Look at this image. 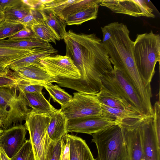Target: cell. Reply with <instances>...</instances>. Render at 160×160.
Instances as JSON below:
<instances>
[{"instance_id": "6da1fadb", "label": "cell", "mask_w": 160, "mask_h": 160, "mask_svg": "<svg viewBox=\"0 0 160 160\" xmlns=\"http://www.w3.org/2000/svg\"><path fill=\"white\" fill-rule=\"evenodd\" d=\"M66 55L70 57L79 69L78 79H57L59 86L83 93L96 95L102 88L101 78L113 67L102 40L94 33L67 32L63 39Z\"/></svg>"}, {"instance_id": "7a4b0ae2", "label": "cell", "mask_w": 160, "mask_h": 160, "mask_svg": "<svg viewBox=\"0 0 160 160\" xmlns=\"http://www.w3.org/2000/svg\"><path fill=\"white\" fill-rule=\"evenodd\" d=\"M103 45L113 67L128 78L140 97L144 98L151 93L139 72L134 60V42L129 37L127 26L118 22H111L101 28Z\"/></svg>"}, {"instance_id": "3957f363", "label": "cell", "mask_w": 160, "mask_h": 160, "mask_svg": "<svg viewBox=\"0 0 160 160\" xmlns=\"http://www.w3.org/2000/svg\"><path fill=\"white\" fill-rule=\"evenodd\" d=\"M134 60L146 84L151 86L155 67L160 60V36L152 31L138 34L133 44Z\"/></svg>"}, {"instance_id": "277c9868", "label": "cell", "mask_w": 160, "mask_h": 160, "mask_svg": "<svg viewBox=\"0 0 160 160\" xmlns=\"http://www.w3.org/2000/svg\"><path fill=\"white\" fill-rule=\"evenodd\" d=\"M96 145L98 160H127L123 128L118 123L91 135Z\"/></svg>"}, {"instance_id": "5b68a950", "label": "cell", "mask_w": 160, "mask_h": 160, "mask_svg": "<svg viewBox=\"0 0 160 160\" xmlns=\"http://www.w3.org/2000/svg\"><path fill=\"white\" fill-rule=\"evenodd\" d=\"M22 94L13 86H0V118L3 129L22 124L31 110Z\"/></svg>"}, {"instance_id": "8992f818", "label": "cell", "mask_w": 160, "mask_h": 160, "mask_svg": "<svg viewBox=\"0 0 160 160\" xmlns=\"http://www.w3.org/2000/svg\"><path fill=\"white\" fill-rule=\"evenodd\" d=\"M102 85L125 100L143 116H147L141 98L127 77L118 69L106 73L101 78Z\"/></svg>"}, {"instance_id": "52a82bcc", "label": "cell", "mask_w": 160, "mask_h": 160, "mask_svg": "<svg viewBox=\"0 0 160 160\" xmlns=\"http://www.w3.org/2000/svg\"><path fill=\"white\" fill-rule=\"evenodd\" d=\"M51 119L49 115L32 110L26 118L25 126L29 134L36 160H45L51 142L47 132Z\"/></svg>"}, {"instance_id": "ba28073f", "label": "cell", "mask_w": 160, "mask_h": 160, "mask_svg": "<svg viewBox=\"0 0 160 160\" xmlns=\"http://www.w3.org/2000/svg\"><path fill=\"white\" fill-rule=\"evenodd\" d=\"M68 106L61 109L68 120L82 117L98 116L117 122L99 102L96 95L76 92Z\"/></svg>"}, {"instance_id": "9c48e42d", "label": "cell", "mask_w": 160, "mask_h": 160, "mask_svg": "<svg viewBox=\"0 0 160 160\" xmlns=\"http://www.w3.org/2000/svg\"><path fill=\"white\" fill-rule=\"evenodd\" d=\"M7 75L18 83H26L43 86L54 82L55 78L44 68L40 61L37 62L9 68Z\"/></svg>"}, {"instance_id": "30bf717a", "label": "cell", "mask_w": 160, "mask_h": 160, "mask_svg": "<svg viewBox=\"0 0 160 160\" xmlns=\"http://www.w3.org/2000/svg\"><path fill=\"white\" fill-rule=\"evenodd\" d=\"M44 68L55 79H78L81 78L79 69L71 58L56 54L42 59Z\"/></svg>"}, {"instance_id": "8fae6325", "label": "cell", "mask_w": 160, "mask_h": 160, "mask_svg": "<svg viewBox=\"0 0 160 160\" xmlns=\"http://www.w3.org/2000/svg\"><path fill=\"white\" fill-rule=\"evenodd\" d=\"M141 118L124 119L118 122L124 131L127 160H144L139 128Z\"/></svg>"}, {"instance_id": "7c38bea8", "label": "cell", "mask_w": 160, "mask_h": 160, "mask_svg": "<svg viewBox=\"0 0 160 160\" xmlns=\"http://www.w3.org/2000/svg\"><path fill=\"white\" fill-rule=\"evenodd\" d=\"M99 6L107 7L116 13L136 17H155L153 9L145 0H100Z\"/></svg>"}, {"instance_id": "4fadbf2b", "label": "cell", "mask_w": 160, "mask_h": 160, "mask_svg": "<svg viewBox=\"0 0 160 160\" xmlns=\"http://www.w3.org/2000/svg\"><path fill=\"white\" fill-rule=\"evenodd\" d=\"M153 117H143L139 122L144 160H160V145L158 144L153 129Z\"/></svg>"}, {"instance_id": "5bb4252c", "label": "cell", "mask_w": 160, "mask_h": 160, "mask_svg": "<svg viewBox=\"0 0 160 160\" xmlns=\"http://www.w3.org/2000/svg\"><path fill=\"white\" fill-rule=\"evenodd\" d=\"M27 129L22 124L6 129L0 134V148L10 158L13 157L26 142Z\"/></svg>"}, {"instance_id": "9a60e30c", "label": "cell", "mask_w": 160, "mask_h": 160, "mask_svg": "<svg viewBox=\"0 0 160 160\" xmlns=\"http://www.w3.org/2000/svg\"><path fill=\"white\" fill-rule=\"evenodd\" d=\"M118 123L104 117L92 116L68 120L67 131L91 135Z\"/></svg>"}, {"instance_id": "2e32d148", "label": "cell", "mask_w": 160, "mask_h": 160, "mask_svg": "<svg viewBox=\"0 0 160 160\" xmlns=\"http://www.w3.org/2000/svg\"><path fill=\"white\" fill-rule=\"evenodd\" d=\"M50 121L47 132L51 140L57 142L68 133L67 125L68 120L61 109H57L50 115Z\"/></svg>"}, {"instance_id": "e0dca14e", "label": "cell", "mask_w": 160, "mask_h": 160, "mask_svg": "<svg viewBox=\"0 0 160 160\" xmlns=\"http://www.w3.org/2000/svg\"><path fill=\"white\" fill-rule=\"evenodd\" d=\"M67 134L70 140V160H95L84 140L73 134Z\"/></svg>"}, {"instance_id": "ac0fdd59", "label": "cell", "mask_w": 160, "mask_h": 160, "mask_svg": "<svg viewBox=\"0 0 160 160\" xmlns=\"http://www.w3.org/2000/svg\"><path fill=\"white\" fill-rule=\"evenodd\" d=\"M96 95L99 102L104 105L128 110L141 114L125 100L110 92L103 86Z\"/></svg>"}, {"instance_id": "d6986e66", "label": "cell", "mask_w": 160, "mask_h": 160, "mask_svg": "<svg viewBox=\"0 0 160 160\" xmlns=\"http://www.w3.org/2000/svg\"><path fill=\"white\" fill-rule=\"evenodd\" d=\"M0 47L21 49L53 48L49 42L43 41L36 38L29 39H8L0 40Z\"/></svg>"}, {"instance_id": "ffe728a7", "label": "cell", "mask_w": 160, "mask_h": 160, "mask_svg": "<svg viewBox=\"0 0 160 160\" xmlns=\"http://www.w3.org/2000/svg\"><path fill=\"white\" fill-rule=\"evenodd\" d=\"M21 93L26 100L28 106L31 108L32 110L35 112L50 115L57 110L46 99L42 93Z\"/></svg>"}, {"instance_id": "44dd1931", "label": "cell", "mask_w": 160, "mask_h": 160, "mask_svg": "<svg viewBox=\"0 0 160 160\" xmlns=\"http://www.w3.org/2000/svg\"><path fill=\"white\" fill-rule=\"evenodd\" d=\"M58 51L53 48L51 49L38 48L24 57L12 62L8 68L27 65L37 62L44 58L57 54Z\"/></svg>"}, {"instance_id": "7402d4cb", "label": "cell", "mask_w": 160, "mask_h": 160, "mask_svg": "<svg viewBox=\"0 0 160 160\" xmlns=\"http://www.w3.org/2000/svg\"><path fill=\"white\" fill-rule=\"evenodd\" d=\"M99 4L84 8L68 17L65 20L67 25H80L97 17Z\"/></svg>"}, {"instance_id": "603a6c76", "label": "cell", "mask_w": 160, "mask_h": 160, "mask_svg": "<svg viewBox=\"0 0 160 160\" xmlns=\"http://www.w3.org/2000/svg\"><path fill=\"white\" fill-rule=\"evenodd\" d=\"M42 13L45 23L53 33L56 40L63 39L67 32V25L65 21L52 13L46 15L42 10Z\"/></svg>"}, {"instance_id": "cb8c5ba5", "label": "cell", "mask_w": 160, "mask_h": 160, "mask_svg": "<svg viewBox=\"0 0 160 160\" xmlns=\"http://www.w3.org/2000/svg\"><path fill=\"white\" fill-rule=\"evenodd\" d=\"M43 86L48 92L54 102L58 103L62 109L67 107L72 101L73 97L59 86L50 82Z\"/></svg>"}, {"instance_id": "d4e9b609", "label": "cell", "mask_w": 160, "mask_h": 160, "mask_svg": "<svg viewBox=\"0 0 160 160\" xmlns=\"http://www.w3.org/2000/svg\"><path fill=\"white\" fill-rule=\"evenodd\" d=\"M36 49H21L0 47V63L9 65L13 62L24 57Z\"/></svg>"}, {"instance_id": "484cf974", "label": "cell", "mask_w": 160, "mask_h": 160, "mask_svg": "<svg viewBox=\"0 0 160 160\" xmlns=\"http://www.w3.org/2000/svg\"><path fill=\"white\" fill-rule=\"evenodd\" d=\"M100 0H74L56 16L65 21L70 15L84 8L100 4Z\"/></svg>"}, {"instance_id": "4316f807", "label": "cell", "mask_w": 160, "mask_h": 160, "mask_svg": "<svg viewBox=\"0 0 160 160\" xmlns=\"http://www.w3.org/2000/svg\"><path fill=\"white\" fill-rule=\"evenodd\" d=\"M32 8L22 2L12 8L3 12L4 19L13 22H18L29 14Z\"/></svg>"}, {"instance_id": "83f0119b", "label": "cell", "mask_w": 160, "mask_h": 160, "mask_svg": "<svg viewBox=\"0 0 160 160\" xmlns=\"http://www.w3.org/2000/svg\"><path fill=\"white\" fill-rule=\"evenodd\" d=\"M36 38L56 44V38L53 33L45 23L33 25L31 28Z\"/></svg>"}, {"instance_id": "f1b7e54d", "label": "cell", "mask_w": 160, "mask_h": 160, "mask_svg": "<svg viewBox=\"0 0 160 160\" xmlns=\"http://www.w3.org/2000/svg\"><path fill=\"white\" fill-rule=\"evenodd\" d=\"M24 26L18 22L4 19L0 22V40L5 39L20 31Z\"/></svg>"}, {"instance_id": "f546056e", "label": "cell", "mask_w": 160, "mask_h": 160, "mask_svg": "<svg viewBox=\"0 0 160 160\" xmlns=\"http://www.w3.org/2000/svg\"><path fill=\"white\" fill-rule=\"evenodd\" d=\"M18 22L24 27L30 28L34 24L45 23L42 10L32 8L30 13Z\"/></svg>"}, {"instance_id": "4dcf8cb0", "label": "cell", "mask_w": 160, "mask_h": 160, "mask_svg": "<svg viewBox=\"0 0 160 160\" xmlns=\"http://www.w3.org/2000/svg\"><path fill=\"white\" fill-rule=\"evenodd\" d=\"M102 105L108 112L116 118L117 122L125 119L138 118L144 117L139 113L128 110L112 108L103 104Z\"/></svg>"}, {"instance_id": "1f68e13d", "label": "cell", "mask_w": 160, "mask_h": 160, "mask_svg": "<svg viewBox=\"0 0 160 160\" xmlns=\"http://www.w3.org/2000/svg\"><path fill=\"white\" fill-rule=\"evenodd\" d=\"M10 160H36L30 139L27 140L18 151Z\"/></svg>"}, {"instance_id": "d6a6232c", "label": "cell", "mask_w": 160, "mask_h": 160, "mask_svg": "<svg viewBox=\"0 0 160 160\" xmlns=\"http://www.w3.org/2000/svg\"><path fill=\"white\" fill-rule=\"evenodd\" d=\"M61 139L57 142L51 141L45 160H60Z\"/></svg>"}, {"instance_id": "836d02e7", "label": "cell", "mask_w": 160, "mask_h": 160, "mask_svg": "<svg viewBox=\"0 0 160 160\" xmlns=\"http://www.w3.org/2000/svg\"><path fill=\"white\" fill-rule=\"evenodd\" d=\"M16 86L18 90L23 93H42L44 88L43 86L41 85L26 83H17Z\"/></svg>"}, {"instance_id": "e575fe53", "label": "cell", "mask_w": 160, "mask_h": 160, "mask_svg": "<svg viewBox=\"0 0 160 160\" xmlns=\"http://www.w3.org/2000/svg\"><path fill=\"white\" fill-rule=\"evenodd\" d=\"M67 133L61 139L62 151L60 160H70V140Z\"/></svg>"}, {"instance_id": "d590c367", "label": "cell", "mask_w": 160, "mask_h": 160, "mask_svg": "<svg viewBox=\"0 0 160 160\" xmlns=\"http://www.w3.org/2000/svg\"><path fill=\"white\" fill-rule=\"evenodd\" d=\"M8 39H29L36 38L31 28L24 27L20 31L9 37Z\"/></svg>"}, {"instance_id": "8d00e7d4", "label": "cell", "mask_w": 160, "mask_h": 160, "mask_svg": "<svg viewBox=\"0 0 160 160\" xmlns=\"http://www.w3.org/2000/svg\"><path fill=\"white\" fill-rule=\"evenodd\" d=\"M22 2V0H0V11L3 12Z\"/></svg>"}, {"instance_id": "74e56055", "label": "cell", "mask_w": 160, "mask_h": 160, "mask_svg": "<svg viewBox=\"0 0 160 160\" xmlns=\"http://www.w3.org/2000/svg\"><path fill=\"white\" fill-rule=\"evenodd\" d=\"M16 85L15 81L9 76L0 77V86H13Z\"/></svg>"}, {"instance_id": "f35d334b", "label": "cell", "mask_w": 160, "mask_h": 160, "mask_svg": "<svg viewBox=\"0 0 160 160\" xmlns=\"http://www.w3.org/2000/svg\"><path fill=\"white\" fill-rule=\"evenodd\" d=\"M9 65L0 63V73L7 75L8 73Z\"/></svg>"}, {"instance_id": "ab89813d", "label": "cell", "mask_w": 160, "mask_h": 160, "mask_svg": "<svg viewBox=\"0 0 160 160\" xmlns=\"http://www.w3.org/2000/svg\"><path fill=\"white\" fill-rule=\"evenodd\" d=\"M0 160H10L3 150L0 148Z\"/></svg>"}, {"instance_id": "60d3db41", "label": "cell", "mask_w": 160, "mask_h": 160, "mask_svg": "<svg viewBox=\"0 0 160 160\" xmlns=\"http://www.w3.org/2000/svg\"><path fill=\"white\" fill-rule=\"evenodd\" d=\"M4 19V15L3 12L0 11V22Z\"/></svg>"}, {"instance_id": "b9f144b4", "label": "cell", "mask_w": 160, "mask_h": 160, "mask_svg": "<svg viewBox=\"0 0 160 160\" xmlns=\"http://www.w3.org/2000/svg\"><path fill=\"white\" fill-rule=\"evenodd\" d=\"M2 127H3V126H2V122L1 120V118H0V129H2Z\"/></svg>"}, {"instance_id": "7bdbcfd3", "label": "cell", "mask_w": 160, "mask_h": 160, "mask_svg": "<svg viewBox=\"0 0 160 160\" xmlns=\"http://www.w3.org/2000/svg\"><path fill=\"white\" fill-rule=\"evenodd\" d=\"M5 75H6L0 73V77H2V76H4Z\"/></svg>"}, {"instance_id": "ee69618b", "label": "cell", "mask_w": 160, "mask_h": 160, "mask_svg": "<svg viewBox=\"0 0 160 160\" xmlns=\"http://www.w3.org/2000/svg\"><path fill=\"white\" fill-rule=\"evenodd\" d=\"M2 129H0V134L1 133V132H2Z\"/></svg>"}, {"instance_id": "f6af8a7d", "label": "cell", "mask_w": 160, "mask_h": 160, "mask_svg": "<svg viewBox=\"0 0 160 160\" xmlns=\"http://www.w3.org/2000/svg\"><path fill=\"white\" fill-rule=\"evenodd\" d=\"M95 160H98V159L97 158H96V159H95Z\"/></svg>"}]
</instances>
